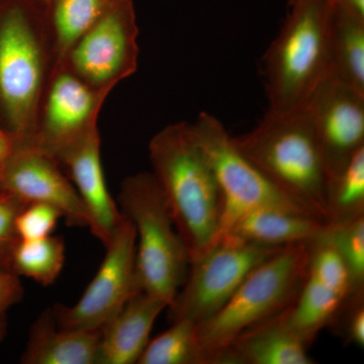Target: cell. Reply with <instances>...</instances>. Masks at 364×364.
<instances>
[{"label": "cell", "instance_id": "6da1fadb", "mask_svg": "<svg viewBox=\"0 0 364 364\" xmlns=\"http://www.w3.org/2000/svg\"><path fill=\"white\" fill-rule=\"evenodd\" d=\"M152 174L189 254L196 259L217 238L223 203L219 184L191 124L165 127L151 139Z\"/></svg>", "mask_w": 364, "mask_h": 364}, {"label": "cell", "instance_id": "7a4b0ae2", "mask_svg": "<svg viewBox=\"0 0 364 364\" xmlns=\"http://www.w3.org/2000/svg\"><path fill=\"white\" fill-rule=\"evenodd\" d=\"M55 64L44 9L32 0H0V124L16 145L32 143Z\"/></svg>", "mask_w": 364, "mask_h": 364}, {"label": "cell", "instance_id": "3957f363", "mask_svg": "<svg viewBox=\"0 0 364 364\" xmlns=\"http://www.w3.org/2000/svg\"><path fill=\"white\" fill-rule=\"evenodd\" d=\"M234 145L282 195L327 223L329 176L306 109L267 112L252 131L232 136Z\"/></svg>", "mask_w": 364, "mask_h": 364}, {"label": "cell", "instance_id": "277c9868", "mask_svg": "<svg viewBox=\"0 0 364 364\" xmlns=\"http://www.w3.org/2000/svg\"><path fill=\"white\" fill-rule=\"evenodd\" d=\"M330 0H296L265 54V87L273 114L306 109L331 77Z\"/></svg>", "mask_w": 364, "mask_h": 364}, {"label": "cell", "instance_id": "5b68a950", "mask_svg": "<svg viewBox=\"0 0 364 364\" xmlns=\"http://www.w3.org/2000/svg\"><path fill=\"white\" fill-rule=\"evenodd\" d=\"M309 258L310 243L280 249L251 270L214 316L196 325L210 364L242 333L293 305L308 277Z\"/></svg>", "mask_w": 364, "mask_h": 364}, {"label": "cell", "instance_id": "8992f818", "mask_svg": "<svg viewBox=\"0 0 364 364\" xmlns=\"http://www.w3.org/2000/svg\"><path fill=\"white\" fill-rule=\"evenodd\" d=\"M117 200L136 229L139 291L161 299L168 308L186 280L189 254L152 172L127 177Z\"/></svg>", "mask_w": 364, "mask_h": 364}, {"label": "cell", "instance_id": "52a82bcc", "mask_svg": "<svg viewBox=\"0 0 364 364\" xmlns=\"http://www.w3.org/2000/svg\"><path fill=\"white\" fill-rule=\"evenodd\" d=\"M282 248L220 235L189 262L186 280L167 308L169 322H205L229 301L254 267Z\"/></svg>", "mask_w": 364, "mask_h": 364}, {"label": "cell", "instance_id": "ba28073f", "mask_svg": "<svg viewBox=\"0 0 364 364\" xmlns=\"http://www.w3.org/2000/svg\"><path fill=\"white\" fill-rule=\"evenodd\" d=\"M191 127L214 170L221 191L223 212L218 236L242 215L258 208H286L306 214L237 149L217 117L202 112Z\"/></svg>", "mask_w": 364, "mask_h": 364}, {"label": "cell", "instance_id": "9c48e42d", "mask_svg": "<svg viewBox=\"0 0 364 364\" xmlns=\"http://www.w3.org/2000/svg\"><path fill=\"white\" fill-rule=\"evenodd\" d=\"M138 36L133 0H117L58 63L95 90L112 92L138 68Z\"/></svg>", "mask_w": 364, "mask_h": 364}, {"label": "cell", "instance_id": "30bf717a", "mask_svg": "<svg viewBox=\"0 0 364 364\" xmlns=\"http://www.w3.org/2000/svg\"><path fill=\"white\" fill-rule=\"evenodd\" d=\"M105 249L100 269L77 303L51 308L59 328L100 330L134 294L140 293L136 279V229L126 215Z\"/></svg>", "mask_w": 364, "mask_h": 364}, {"label": "cell", "instance_id": "8fae6325", "mask_svg": "<svg viewBox=\"0 0 364 364\" xmlns=\"http://www.w3.org/2000/svg\"><path fill=\"white\" fill-rule=\"evenodd\" d=\"M109 93L86 85L63 64H55L41 97L31 145L57 161L64 151L97 126Z\"/></svg>", "mask_w": 364, "mask_h": 364}, {"label": "cell", "instance_id": "7c38bea8", "mask_svg": "<svg viewBox=\"0 0 364 364\" xmlns=\"http://www.w3.org/2000/svg\"><path fill=\"white\" fill-rule=\"evenodd\" d=\"M0 186L26 205L57 208L69 226L90 228L87 210L59 163L31 144L16 145L0 172Z\"/></svg>", "mask_w": 364, "mask_h": 364}, {"label": "cell", "instance_id": "4fadbf2b", "mask_svg": "<svg viewBox=\"0 0 364 364\" xmlns=\"http://www.w3.org/2000/svg\"><path fill=\"white\" fill-rule=\"evenodd\" d=\"M306 109L330 178L364 148V95L328 78Z\"/></svg>", "mask_w": 364, "mask_h": 364}, {"label": "cell", "instance_id": "5bb4252c", "mask_svg": "<svg viewBox=\"0 0 364 364\" xmlns=\"http://www.w3.org/2000/svg\"><path fill=\"white\" fill-rule=\"evenodd\" d=\"M57 162L68 172L87 210L91 233L105 247L123 220L124 214L117 208L105 181L98 127H92L64 151Z\"/></svg>", "mask_w": 364, "mask_h": 364}, {"label": "cell", "instance_id": "9a60e30c", "mask_svg": "<svg viewBox=\"0 0 364 364\" xmlns=\"http://www.w3.org/2000/svg\"><path fill=\"white\" fill-rule=\"evenodd\" d=\"M166 304L143 291L100 329L97 364H135L150 341L153 325Z\"/></svg>", "mask_w": 364, "mask_h": 364}, {"label": "cell", "instance_id": "2e32d148", "mask_svg": "<svg viewBox=\"0 0 364 364\" xmlns=\"http://www.w3.org/2000/svg\"><path fill=\"white\" fill-rule=\"evenodd\" d=\"M287 310L239 335L220 354L218 364L315 363L308 345L287 323Z\"/></svg>", "mask_w": 364, "mask_h": 364}, {"label": "cell", "instance_id": "e0dca14e", "mask_svg": "<svg viewBox=\"0 0 364 364\" xmlns=\"http://www.w3.org/2000/svg\"><path fill=\"white\" fill-rule=\"evenodd\" d=\"M100 330L62 329L52 309L41 313L31 327L23 364H97Z\"/></svg>", "mask_w": 364, "mask_h": 364}, {"label": "cell", "instance_id": "ac0fdd59", "mask_svg": "<svg viewBox=\"0 0 364 364\" xmlns=\"http://www.w3.org/2000/svg\"><path fill=\"white\" fill-rule=\"evenodd\" d=\"M325 227V222L304 213L279 208H258L242 215L222 234L284 247L312 243L322 235Z\"/></svg>", "mask_w": 364, "mask_h": 364}, {"label": "cell", "instance_id": "d6986e66", "mask_svg": "<svg viewBox=\"0 0 364 364\" xmlns=\"http://www.w3.org/2000/svg\"><path fill=\"white\" fill-rule=\"evenodd\" d=\"M329 44L330 78L364 95L363 18L332 4Z\"/></svg>", "mask_w": 364, "mask_h": 364}, {"label": "cell", "instance_id": "ffe728a7", "mask_svg": "<svg viewBox=\"0 0 364 364\" xmlns=\"http://www.w3.org/2000/svg\"><path fill=\"white\" fill-rule=\"evenodd\" d=\"M345 299L338 291L308 275L296 301L287 308V323L310 347L318 333L331 323Z\"/></svg>", "mask_w": 364, "mask_h": 364}, {"label": "cell", "instance_id": "44dd1931", "mask_svg": "<svg viewBox=\"0 0 364 364\" xmlns=\"http://www.w3.org/2000/svg\"><path fill=\"white\" fill-rule=\"evenodd\" d=\"M117 0H54L47 11L56 63Z\"/></svg>", "mask_w": 364, "mask_h": 364}, {"label": "cell", "instance_id": "7402d4cb", "mask_svg": "<svg viewBox=\"0 0 364 364\" xmlns=\"http://www.w3.org/2000/svg\"><path fill=\"white\" fill-rule=\"evenodd\" d=\"M150 340L138 364H210L198 337L196 323L178 320Z\"/></svg>", "mask_w": 364, "mask_h": 364}, {"label": "cell", "instance_id": "603a6c76", "mask_svg": "<svg viewBox=\"0 0 364 364\" xmlns=\"http://www.w3.org/2000/svg\"><path fill=\"white\" fill-rule=\"evenodd\" d=\"M328 220L341 224L364 215V148L330 177L327 189Z\"/></svg>", "mask_w": 364, "mask_h": 364}, {"label": "cell", "instance_id": "cb8c5ba5", "mask_svg": "<svg viewBox=\"0 0 364 364\" xmlns=\"http://www.w3.org/2000/svg\"><path fill=\"white\" fill-rule=\"evenodd\" d=\"M65 257V242L61 237L51 235L37 240L20 241L14 249L11 272L41 286H52L63 269Z\"/></svg>", "mask_w": 364, "mask_h": 364}, {"label": "cell", "instance_id": "d4e9b609", "mask_svg": "<svg viewBox=\"0 0 364 364\" xmlns=\"http://www.w3.org/2000/svg\"><path fill=\"white\" fill-rule=\"evenodd\" d=\"M320 237L336 249L346 265L350 277V293L347 296L363 293L364 215L341 224H326Z\"/></svg>", "mask_w": 364, "mask_h": 364}, {"label": "cell", "instance_id": "484cf974", "mask_svg": "<svg viewBox=\"0 0 364 364\" xmlns=\"http://www.w3.org/2000/svg\"><path fill=\"white\" fill-rule=\"evenodd\" d=\"M308 275L346 298L350 293V277L343 259L336 249L321 237L310 243Z\"/></svg>", "mask_w": 364, "mask_h": 364}, {"label": "cell", "instance_id": "4316f807", "mask_svg": "<svg viewBox=\"0 0 364 364\" xmlns=\"http://www.w3.org/2000/svg\"><path fill=\"white\" fill-rule=\"evenodd\" d=\"M328 327L345 345L364 346V291L344 299Z\"/></svg>", "mask_w": 364, "mask_h": 364}, {"label": "cell", "instance_id": "83f0119b", "mask_svg": "<svg viewBox=\"0 0 364 364\" xmlns=\"http://www.w3.org/2000/svg\"><path fill=\"white\" fill-rule=\"evenodd\" d=\"M26 205L11 193L0 191V272H11L14 249L21 241L16 218Z\"/></svg>", "mask_w": 364, "mask_h": 364}, {"label": "cell", "instance_id": "f1b7e54d", "mask_svg": "<svg viewBox=\"0 0 364 364\" xmlns=\"http://www.w3.org/2000/svg\"><path fill=\"white\" fill-rule=\"evenodd\" d=\"M60 218L61 213L51 205L30 203L16 218V228L20 240H37L51 236Z\"/></svg>", "mask_w": 364, "mask_h": 364}, {"label": "cell", "instance_id": "f546056e", "mask_svg": "<svg viewBox=\"0 0 364 364\" xmlns=\"http://www.w3.org/2000/svg\"><path fill=\"white\" fill-rule=\"evenodd\" d=\"M23 298L20 277L11 272H0V344L6 337L9 311Z\"/></svg>", "mask_w": 364, "mask_h": 364}, {"label": "cell", "instance_id": "4dcf8cb0", "mask_svg": "<svg viewBox=\"0 0 364 364\" xmlns=\"http://www.w3.org/2000/svg\"><path fill=\"white\" fill-rule=\"evenodd\" d=\"M16 142L14 136L0 124V172L13 156Z\"/></svg>", "mask_w": 364, "mask_h": 364}, {"label": "cell", "instance_id": "1f68e13d", "mask_svg": "<svg viewBox=\"0 0 364 364\" xmlns=\"http://www.w3.org/2000/svg\"><path fill=\"white\" fill-rule=\"evenodd\" d=\"M334 6L364 20V0H330Z\"/></svg>", "mask_w": 364, "mask_h": 364}, {"label": "cell", "instance_id": "d6a6232c", "mask_svg": "<svg viewBox=\"0 0 364 364\" xmlns=\"http://www.w3.org/2000/svg\"><path fill=\"white\" fill-rule=\"evenodd\" d=\"M32 1L35 2L37 6L42 7L46 13H47L48 9H49L50 6H51L54 0H32Z\"/></svg>", "mask_w": 364, "mask_h": 364}, {"label": "cell", "instance_id": "836d02e7", "mask_svg": "<svg viewBox=\"0 0 364 364\" xmlns=\"http://www.w3.org/2000/svg\"><path fill=\"white\" fill-rule=\"evenodd\" d=\"M294 1H296V0H287V4H289V6H291Z\"/></svg>", "mask_w": 364, "mask_h": 364}, {"label": "cell", "instance_id": "e575fe53", "mask_svg": "<svg viewBox=\"0 0 364 364\" xmlns=\"http://www.w3.org/2000/svg\"><path fill=\"white\" fill-rule=\"evenodd\" d=\"M0 191H1V186H0Z\"/></svg>", "mask_w": 364, "mask_h": 364}]
</instances>
